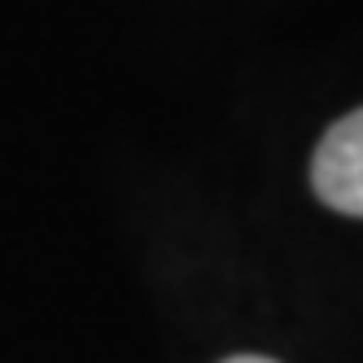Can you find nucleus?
<instances>
[{
	"mask_svg": "<svg viewBox=\"0 0 363 363\" xmlns=\"http://www.w3.org/2000/svg\"><path fill=\"white\" fill-rule=\"evenodd\" d=\"M311 189L328 211L363 219V110H350L324 132L311 158Z\"/></svg>",
	"mask_w": 363,
	"mask_h": 363,
	"instance_id": "obj_1",
	"label": "nucleus"
},
{
	"mask_svg": "<svg viewBox=\"0 0 363 363\" xmlns=\"http://www.w3.org/2000/svg\"><path fill=\"white\" fill-rule=\"evenodd\" d=\"M223 363H276V359H267V354H232Z\"/></svg>",
	"mask_w": 363,
	"mask_h": 363,
	"instance_id": "obj_2",
	"label": "nucleus"
}]
</instances>
